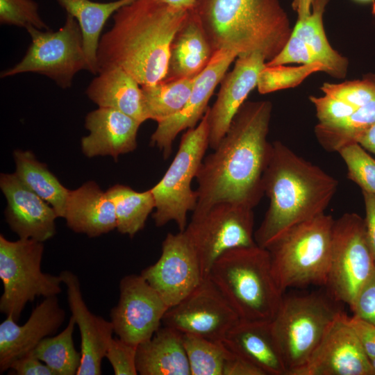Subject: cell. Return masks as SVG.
Segmentation results:
<instances>
[{
  "instance_id": "15",
  "label": "cell",
  "mask_w": 375,
  "mask_h": 375,
  "mask_svg": "<svg viewBox=\"0 0 375 375\" xmlns=\"http://www.w3.org/2000/svg\"><path fill=\"white\" fill-rule=\"evenodd\" d=\"M169 308L190 294L203 280L197 253L184 231L169 233L159 259L141 274Z\"/></svg>"
},
{
  "instance_id": "25",
  "label": "cell",
  "mask_w": 375,
  "mask_h": 375,
  "mask_svg": "<svg viewBox=\"0 0 375 375\" xmlns=\"http://www.w3.org/2000/svg\"><path fill=\"white\" fill-rule=\"evenodd\" d=\"M214 53L200 19L193 7L176 33L169 48L165 80L197 76Z\"/></svg>"
},
{
  "instance_id": "28",
  "label": "cell",
  "mask_w": 375,
  "mask_h": 375,
  "mask_svg": "<svg viewBox=\"0 0 375 375\" xmlns=\"http://www.w3.org/2000/svg\"><path fill=\"white\" fill-rule=\"evenodd\" d=\"M67 15L73 16L81 28L89 71L97 73V51L101 33L108 20L118 9L134 0L107 3L90 0H56Z\"/></svg>"
},
{
  "instance_id": "9",
  "label": "cell",
  "mask_w": 375,
  "mask_h": 375,
  "mask_svg": "<svg viewBox=\"0 0 375 375\" xmlns=\"http://www.w3.org/2000/svg\"><path fill=\"white\" fill-rule=\"evenodd\" d=\"M43 252L42 242L24 238L10 241L0 235V278L3 283L0 311L17 322L26 303L36 297L45 298L61 292L60 276L41 269Z\"/></svg>"
},
{
  "instance_id": "2",
  "label": "cell",
  "mask_w": 375,
  "mask_h": 375,
  "mask_svg": "<svg viewBox=\"0 0 375 375\" xmlns=\"http://www.w3.org/2000/svg\"><path fill=\"white\" fill-rule=\"evenodd\" d=\"M190 9L162 0H134L113 14V25L99 42L97 73L117 66L142 85L167 75L172 41Z\"/></svg>"
},
{
  "instance_id": "49",
  "label": "cell",
  "mask_w": 375,
  "mask_h": 375,
  "mask_svg": "<svg viewBox=\"0 0 375 375\" xmlns=\"http://www.w3.org/2000/svg\"><path fill=\"white\" fill-rule=\"evenodd\" d=\"M313 0H292V7L297 13L299 20L307 17L311 12Z\"/></svg>"
},
{
  "instance_id": "10",
  "label": "cell",
  "mask_w": 375,
  "mask_h": 375,
  "mask_svg": "<svg viewBox=\"0 0 375 375\" xmlns=\"http://www.w3.org/2000/svg\"><path fill=\"white\" fill-rule=\"evenodd\" d=\"M375 272L365 219L348 212L335 219L330 263L325 285L335 301L349 306Z\"/></svg>"
},
{
  "instance_id": "12",
  "label": "cell",
  "mask_w": 375,
  "mask_h": 375,
  "mask_svg": "<svg viewBox=\"0 0 375 375\" xmlns=\"http://www.w3.org/2000/svg\"><path fill=\"white\" fill-rule=\"evenodd\" d=\"M253 209L221 201L204 213L192 216L184 232L197 253L203 279L208 278L213 262L225 251L257 244Z\"/></svg>"
},
{
  "instance_id": "35",
  "label": "cell",
  "mask_w": 375,
  "mask_h": 375,
  "mask_svg": "<svg viewBox=\"0 0 375 375\" xmlns=\"http://www.w3.org/2000/svg\"><path fill=\"white\" fill-rule=\"evenodd\" d=\"M182 334L191 375H222L228 351L224 342L194 334Z\"/></svg>"
},
{
  "instance_id": "44",
  "label": "cell",
  "mask_w": 375,
  "mask_h": 375,
  "mask_svg": "<svg viewBox=\"0 0 375 375\" xmlns=\"http://www.w3.org/2000/svg\"><path fill=\"white\" fill-rule=\"evenodd\" d=\"M348 322L368 358H375V324L356 315L348 316Z\"/></svg>"
},
{
  "instance_id": "26",
  "label": "cell",
  "mask_w": 375,
  "mask_h": 375,
  "mask_svg": "<svg viewBox=\"0 0 375 375\" xmlns=\"http://www.w3.org/2000/svg\"><path fill=\"white\" fill-rule=\"evenodd\" d=\"M86 89V94L101 108L119 110L143 123L146 116L142 88L127 72L117 66L101 69Z\"/></svg>"
},
{
  "instance_id": "32",
  "label": "cell",
  "mask_w": 375,
  "mask_h": 375,
  "mask_svg": "<svg viewBox=\"0 0 375 375\" xmlns=\"http://www.w3.org/2000/svg\"><path fill=\"white\" fill-rule=\"evenodd\" d=\"M196 77L163 79L152 85H142L147 119L158 123L181 111L189 99Z\"/></svg>"
},
{
  "instance_id": "17",
  "label": "cell",
  "mask_w": 375,
  "mask_h": 375,
  "mask_svg": "<svg viewBox=\"0 0 375 375\" xmlns=\"http://www.w3.org/2000/svg\"><path fill=\"white\" fill-rule=\"evenodd\" d=\"M235 52L221 49L196 77L189 99L184 108L176 115L158 123L151 136L150 144L156 146L167 159L172 153L173 142L183 131L194 128L208 109V103L217 85L225 76Z\"/></svg>"
},
{
  "instance_id": "27",
  "label": "cell",
  "mask_w": 375,
  "mask_h": 375,
  "mask_svg": "<svg viewBox=\"0 0 375 375\" xmlns=\"http://www.w3.org/2000/svg\"><path fill=\"white\" fill-rule=\"evenodd\" d=\"M136 367L141 375H191L183 334L164 326L137 347Z\"/></svg>"
},
{
  "instance_id": "6",
  "label": "cell",
  "mask_w": 375,
  "mask_h": 375,
  "mask_svg": "<svg viewBox=\"0 0 375 375\" xmlns=\"http://www.w3.org/2000/svg\"><path fill=\"white\" fill-rule=\"evenodd\" d=\"M334 221L324 212L294 226L265 247L283 294L290 288L325 286Z\"/></svg>"
},
{
  "instance_id": "16",
  "label": "cell",
  "mask_w": 375,
  "mask_h": 375,
  "mask_svg": "<svg viewBox=\"0 0 375 375\" xmlns=\"http://www.w3.org/2000/svg\"><path fill=\"white\" fill-rule=\"evenodd\" d=\"M294 375H374L343 311L333 322L308 362Z\"/></svg>"
},
{
  "instance_id": "48",
  "label": "cell",
  "mask_w": 375,
  "mask_h": 375,
  "mask_svg": "<svg viewBox=\"0 0 375 375\" xmlns=\"http://www.w3.org/2000/svg\"><path fill=\"white\" fill-rule=\"evenodd\" d=\"M356 142L367 151L375 154V124L360 134Z\"/></svg>"
},
{
  "instance_id": "33",
  "label": "cell",
  "mask_w": 375,
  "mask_h": 375,
  "mask_svg": "<svg viewBox=\"0 0 375 375\" xmlns=\"http://www.w3.org/2000/svg\"><path fill=\"white\" fill-rule=\"evenodd\" d=\"M76 322L72 316L59 334L44 338L33 353L55 375H74L81 365V354L74 347L73 333Z\"/></svg>"
},
{
  "instance_id": "13",
  "label": "cell",
  "mask_w": 375,
  "mask_h": 375,
  "mask_svg": "<svg viewBox=\"0 0 375 375\" xmlns=\"http://www.w3.org/2000/svg\"><path fill=\"white\" fill-rule=\"evenodd\" d=\"M240 319L234 308L208 278L179 303L169 308L162 323L181 333L223 342Z\"/></svg>"
},
{
  "instance_id": "47",
  "label": "cell",
  "mask_w": 375,
  "mask_h": 375,
  "mask_svg": "<svg viewBox=\"0 0 375 375\" xmlns=\"http://www.w3.org/2000/svg\"><path fill=\"white\" fill-rule=\"evenodd\" d=\"M365 209V223L368 241L375 258V194L362 191Z\"/></svg>"
},
{
  "instance_id": "34",
  "label": "cell",
  "mask_w": 375,
  "mask_h": 375,
  "mask_svg": "<svg viewBox=\"0 0 375 375\" xmlns=\"http://www.w3.org/2000/svg\"><path fill=\"white\" fill-rule=\"evenodd\" d=\"M375 124V96L348 117L333 124H318L315 135L319 144L328 151H338L356 142V138Z\"/></svg>"
},
{
  "instance_id": "30",
  "label": "cell",
  "mask_w": 375,
  "mask_h": 375,
  "mask_svg": "<svg viewBox=\"0 0 375 375\" xmlns=\"http://www.w3.org/2000/svg\"><path fill=\"white\" fill-rule=\"evenodd\" d=\"M18 178L33 192L48 203L58 217L65 216L69 190L63 186L47 166L37 160L30 151L13 152Z\"/></svg>"
},
{
  "instance_id": "37",
  "label": "cell",
  "mask_w": 375,
  "mask_h": 375,
  "mask_svg": "<svg viewBox=\"0 0 375 375\" xmlns=\"http://www.w3.org/2000/svg\"><path fill=\"white\" fill-rule=\"evenodd\" d=\"M338 152L346 164L348 178L362 191L375 194V159L357 142L350 143Z\"/></svg>"
},
{
  "instance_id": "38",
  "label": "cell",
  "mask_w": 375,
  "mask_h": 375,
  "mask_svg": "<svg viewBox=\"0 0 375 375\" xmlns=\"http://www.w3.org/2000/svg\"><path fill=\"white\" fill-rule=\"evenodd\" d=\"M328 94L358 108L375 96V74L367 75L362 80L340 83H325L321 87Z\"/></svg>"
},
{
  "instance_id": "45",
  "label": "cell",
  "mask_w": 375,
  "mask_h": 375,
  "mask_svg": "<svg viewBox=\"0 0 375 375\" xmlns=\"http://www.w3.org/2000/svg\"><path fill=\"white\" fill-rule=\"evenodd\" d=\"M10 369L17 375H55V373L37 358L33 351L15 360Z\"/></svg>"
},
{
  "instance_id": "39",
  "label": "cell",
  "mask_w": 375,
  "mask_h": 375,
  "mask_svg": "<svg viewBox=\"0 0 375 375\" xmlns=\"http://www.w3.org/2000/svg\"><path fill=\"white\" fill-rule=\"evenodd\" d=\"M1 24L24 27L32 26L48 30L38 12V5L33 0H0Z\"/></svg>"
},
{
  "instance_id": "11",
  "label": "cell",
  "mask_w": 375,
  "mask_h": 375,
  "mask_svg": "<svg viewBox=\"0 0 375 375\" xmlns=\"http://www.w3.org/2000/svg\"><path fill=\"white\" fill-rule=\"evenodd\" d=\"M26 31L31 38L26 53L15 66L1 72V78L34 72L67 88L78 72L89 71L82 32L73 16L67 15L65 24L56 31H42L32 26Z\"/></svg>"
},
{
  "instance_id": "43",
  "label": "cell",
  "mask_w": 375,
  "mask_h": 375,
  "mask_svg": "<svg viewBox=\"0 0 375 375\" xmlns=\"http://www.w3.org/2000/svg\"><path fill=\"white\" fill-rule=\"evenodd\" d=\"M349 307L353 315L375 324V272Z\"/></svg>"
},
{
  "instance_id": "42",
  "label": "cell",
  "mask_w": 375,
  "mask_h": 375,
  "mask_svg": "<svg viewBox=\"0 0 375 375\" xmlns=\"http://www.w3.org/2000/svg\"><path fill=\"white\" fill-rule=\"evenodd\" d=\"M317 62L319 61L310 47L292 32L282 50L274 58L266 62L265 65L274 66L290 63L307 65Z\"/></svg>"
},
{
  "instance_id": "52",
  "label": "cell",
  "mask_w": 375,
  "mask_h": 375,
  "mask_svg": "<svg viewBox=\"0 0 375 375\" xmlns=\"http://www.w3.org/2000/svg\"><path fill=\"white\" fill-rule=\"evenodd\" d=\"M371 364H372V366L373 374H374V375H375V358L371 360Z\"/></svg>"
},
{
  "instance_id": "50",
  "label": "cell",
  "mask_w": 375,
  "mask_h": 375,
  "mask_svg": "<svg viewBox=\"0 0 375 375\" xmlns=\"http://www.w3.org/2000/svg\"><path fill=\"white\" fill-rule=\"evenodd\" d=\"M162 1L173 6L182 8H187V9L192 8L196 2V0H162Z\"/></svg>"
},
{
  "instance_id": "18",
  "label": "cell",
  "mask_w": 375,
  "mask_h": 375,
  "mask_svg": "<svg viewBox=\"0 0 375 375\" xmlns=\"http://www.w3.org/2000/svg\"><path fill=\"white\" fill-rule=\"evenodd\" d=\"M265 63V58L258 53L239 56L232 71L222 79L216 101L206 111L210 149L216 148L249 94L257 87Z\"/></svg>"
},
{
  "instance_id": "20",
  "label": "cell",
  "mask_w": 375,
  "mask_h": 375,
  "mask_svg": "<svg viewBox=\"0 0 375 375\" xmlns=\"http://www.w3.org/2000/svg\"><path fill=\"white\" fill-rule=\"evenodd\" d=\"M57 296L45 297L22 325L12 317L0 324V372L10 369L17 358L31 352L46 337L54 335L65 319Z\"/></svg>"
},
{
  "instance_id": "1",
  "label": "cell",
  "mask_w": 375,
  "mask_h": 375,
  "mask_svg": "<svg viewBox=\"0 0 375 375\" xmlns=\"http://www.w3.org/2000/svg\"><path fill=\"white\" fill-rule=\"evenodd\" d=\"M272 111L269 101L244 103L225 135L201 164L192 216L221 201L252 208L258 204L265 194L262 176L271 147L267 137Z\"/></svg>"
},
{
  "instance_id": "29",
  "label": "cell",
  "mask_w": 375,
  "mask_h": 375,
  "mask_svg": "<svg viewBox=\"0 0 375 375\" xmlns=\"http://www.w3.org/2000/svg\"><path fill=\"white\" fill-rule=\"evenodd\" d=\"M328 0H313L310 14L297 22L292 33L310 47L317 60L323 65L324 72L336 78L345 77L348 60L334 50L326 35L323 15Z\"/></svg>"
},
{
  "instance_id": "7",
  "label": "cell",
  "mask_w": 375,
  "mask_h": 375,
  "mask_svg": "<svg viewBox=\"0 0 375 375\" xmlns=\"http://www.w3.org/2000/svg\"><path fill=\"white\" fill-rule=\"evenodd\" d=\"M338 303L327 292L283 294L271 324L288 375H294L308 362L342 312Z\"/></svg>"
},
{
  "instance_id": "41",
  "label": "cell",
  "mask_w": 375,
  "mask_h": 375,
  "mask_svg": "<svg viewBox=\"0 0 375 375\" xmlns=\"http://www.w3.org/2000/svg\"><path fill=\"white\" fill-rule=\"evenodd\" d=\"M309 99L315 108L318 124H320L337 123L357 110L351 105L328 94L322 97L310 96Z\"/></svg>"
},
{
  "instance_id": "46",
  "label": "cell",
  "mask_w": 375,
  "mask_h": 375,
  "mask_svg": "<svg viewBox=\"0 0 375 375\" xmlns=\"http://www.w3.org/2000/svg\"><path fill=\"white\" fill-rule=\"evenodd\" d=\"M222 375H265L258 367L228 349Z\"/></svg>"
},
{
  "instance_id": "3",
  "label": "cell",
  "mask_w": 375,
  "mask_h": 375,
  "mask_svg": "<svg viewBox=\"0 0 375 375\" xmlns=\"http://www.w3.org/2000/svg\"><path fill=\"white\" fill-rule=\"evenodd\" d=\"M262 185L269 203L254 239L257 245L265 248L294 226L324 213L338 181L275 141L271 143Z\"/></svg>"
},
{
  "instance_id": "40",
  "label": "cell",
  "mask_w": 375,
  "mask_h": 375,
  "mask_svg": "<svg viewBox=\"0 0 375 375\" xmlns=\"http://www.w3.org/2000/svg\"><path fill=\"white\" fill-rule=\"evenodd\" d=\"M137 347L122 339L112 338L105 357L110 363L115 375H137Z\"/></svg>"
},
{
  "instance_id": "5",
  "label": "cell",
  "mask_w": 375,
  "mask_h": 375,
  "mask_svg": "<svg viewBox=\"0 0 375 375\" xmlns=\"http://www.w3.org/2000/svg\"><path fill=\"white\" fill-rule=\"evenodd\" d=\"M208 278L242 319L272 320L284 294L273 276L267 250L257 244L223 253Z\"/></svg>"
},
{
  "instance_id": "4",
  "label": "cell",
  "mask_w": 375,
  "mask_h": 375,
  "mask_svg": "<svg viewBox=\"0 0 375 375\" xmlns=\"http://www.w3.org/2000/svg\"><path fill=\"white\" fill-rule=\"evenodd\" d=\"M214 51L274 58L290 38L289 18L278 0H196L193 6Z\"/></svg>"
},
{
  "instance_id": "24",
  "label": "cell",
  "mask_w": 375,
  "mask_h": 375,
  "mask_svg": "<svg viewBox=\"0 0 375 375\" xmlns=\"http://www.w3.org/2000/svg\"><path fill=\"white\" fill-rule=\"evenodd\" d=\"M64 218L70 229L90 238L117 228L115 206L106 192L94 181L69 191Z\"/></svg>"
},
{
  "instance_id": "36",
  "label": "cell",
  "mask_w": 375,
  "mask_h": 375,
  "mask_svg": "<svg viewBox=\"0 0 375 375\" xmlns=\"http://www.w3.org/2000/svg\"><path fill=\"white\" fill-rule=\"evenodd\" d=\"M317 72H324V67L319 62L301 65L297 67H289L285 65H265L258 76V90L260 94H264L294 88L310 74Z\"/></svg>"
},
{
  "instance_id": "51",
  "label": "cell",
  "mask_w": 375,
  "mask_h": 375,
  "mask_svg": "<svg viewBox=\"0 0 375 375\" xmlns=\"http://www.w3.org/2000/svg\"><path fill=\"white\" fill-rule=\"evenodd\" d=\"M357 2H359V3H371V2H373L375 0H354Z\"/></svg>"
},
{
  "instance_id": "8",
  "label": "cell",
  "mask_w": 375,
  "mask_h": 375,
  "mask_svg": "<svg viewBox=\"0 0 375 375\" xmlns=\"http://www.w3.org/2000/svg\"><path fill=\"white\" fill-rule=\"evenodd\" d=\"M209 128L207 112L195 127L188 129L182 135L178 149L162 179L153 188L155 224L161 227L174 222L179 231H184L187 215L193 212L197 194L191 187L209 147Z\"/></svg>"
},
{
  "instance_id": "23",
  "label": "cell",
  "mask_w": 375,
  "mask_h": 375,
  "mask_svg": "<svg viewBox=\"0 0 375 375\" xmlns=\"http://www.w3.org/2000/svg\"><path fill=\"white\" fill-rule=\"evenodd\" d=\"M223 342L228 349L260 369L265 375H288L271 320L240 319Z\"/></svg>"
},
{
  "instance_id": "21",
  "label": "cell",
  "mask_w": 375,
  "mask_h": 375,
  "mask_svg": "<svg viewBox=\"0 0 375 375\" xmlns=\"http://www.w3.org/2000/svg\"><path fill=\"white\" fill-rule=\"evenodd\" d=\"M59 275L66 285L69 308L81 335V361L76 375H99L101 361L114 333L112 322L90 312L75 274L65 270Z\"/></svg>"
},
{
  "instance_id": "14",
  "label": "cell",
  "mask_w": 375,
  "mask_h": 375,
  "mask_svg": "<svg viewBox=\"0 0 375 375\" xmlns=\"http://www.w3.org/2000/svg\"><path fill=\"white\" fill-rule=\"evenodd\" d=\"M119 288L118 303L110 311L114 333L138 346L160 328L169 307L141 274L125 276Z\"/></svg>"
},
{
  "instance_id": "19",
  "label": "cell",
  "mask_w": 375,
  "mask_h": 375,
  "mask_svg": "<svg viewBox=\"0 0 375 375\" xmlns=\"http://www.w3.org/2000/svg\"><path fill=\"white\" fill-rule=\"evenodd\" d=\"M0 188L7 206L6 220L19 238L44 242L56 233L55 210L14 174H1Z\"/></svg>"
},
{
  "instance_id": "22",
  "label": "cell",
  "mask_w": 375,
  "mask_h": 375,
  "mask_svg": "<svg viewBox=\"0 0 375 375\" xmlns=\"http://www.w3.org/2000/svg\"><path fill=\"white\" fill-rule=\"evenodd\" d=\"M142 123L113 108L99 107L85 117L88 135L81 139L83 153L89 158L110 156L115 160L119 156L137 148V136Z\"/></svg>"
},
{
  "instance_id": "31",
  "label": "cell",
  "mask_w": 375,
  "mask_h": 375,
  "mask_svg": "<svg viewBox=\"0 0 375 375\" xmlns=\"http://www.w3.org/2000/svg\"><path fill=\"white\" fill-rule=\"evenodd\" d=\"M112 201L117 218V229L133 238L141 231L149 214L155 209L151 189L137 192L124 185H115L106 191Z\"/></svg>"
}]
</instances>
